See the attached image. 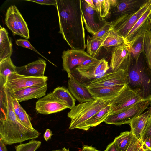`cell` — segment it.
Segmentation results:
<instances>
[{
    "label": "cell",
    "instance_id": "1",
    "mask_svg": "<svg viewBox=\"0 0 151 151\" xmlns=\"http://www.w3.org/2000/svg\"><path fill=\"white\" fill-rule=\"evenodd\" d=\"M59 33L72 49L86 48L81 0H56Z\"/></svg>",
    "mask_w": 151,
    "mask_h": 151
},
{
    "label": "cell",
    "instance_id": "2",
    "mask_svg": "<svg viewBox=\"0 0 151 151\" xmlns=\"http://www.w3.org/2000/svg\"><path fill=\"white\" fill-rule=\"evenodd\" d=\"M38 132L28 128L18 119L14 111L10 93L1 88L0 138L6 145L37 138Z\"/></svg>",
    "mask_w": 151,
    "mask_h": 151
},
{
    "label": "cell",
    "instance_id": "3",
    "mask_svg": "<svg viewBox=\"0 0 151 151\" xmlns=\"http://www.w3.org/2000/svg\"><path fill=\"white\" fill-rule=\"evenodd\" d=\"M127 85L140 90L144 100H151V72L142 60L132 63L125 70Z\"/></svg>",
    "mask_w": 151,
    "mask_h": 151
},
{
    "label": "cell",
    "instance_id": "4",
    "mask_svg": "<svg viewBox=\"0 0 151 151\" xmlns=\"http://www.w3.org/2000/svg\"><path fill=\"white\" fill-rule=\"evenodd\" d=\"M109 104L104 101L97 99L75 106L68 113V116L71 119L69 129L87 131L86 125V122Z\"/></svg>",
    "mask_w": 151,
    "mask_h": 151
},
{
    "label": "cell",
    "instance_id": "5",
    "mask_svg": "<svg viewBox=\"0 0 151 151\" xmlns=\"http://www.w3.org/2000/svg\"><path fill=\"white\" fill-rule=\"evenodd\" d=\"M108 62L92 58L85 61L72 71L70 75L81 85L103 75L109 69Z\"/></svg>",
    "mask_w": 151,
    "mask_h": 151
},
{
    "label": "cell",
    "instance_id": "6",
    "mask_svg": "<svg viewBox=\"0 0 151 151\" xmlns=\"http://www.w3.org/2000/svg\"><path fill=\"white\" fill-rule=\"evenodd\" d=\"M151 105V100H144L121 111L109 114L104 121L105 123L116 125L129 124L134 118L142 113Z\"/></svg>",
    "mask_w": 151,
    "mask_h": 151
},
{
    "label": "cell",
    "instance_id": "7",
    "mask_svg": "<svg viewBox=\"0 0 151 151\" xmlns=\"http://www.w3.org/2000/svg\"><path fill=\"white\" fill-rule=\"evenodd\" d=\"M151 5V0H146L139 9L130 14L120 16L112 21V29L124 39L141 17Z\"/></svg>",
    "mask_w": 151,
    "mask_h": 151
},
{
    "label": "cell",
    "instance_id": "8",
    "mask_svg": "<svg viewBox=\"0 0 151 151\" xmlns=\"http://www.w3.org/2000/svg\"><path fill=\"white\" fill-rule=\"evenodd\" d=\"M144 100L140 90L132 89L127 85L118 95L109 104L110 114L118 112Z\"/></svg>",
    "mask_w": 151,
    "mask_h": 151
},
{
    "label": "cell",
    "instance_id": "9",
    "mask_svg": "<svg viewBox=\"0 0 151 151\" xmlns=\"http://www.w3.org/2000/svg\"><path fill=\"white\" fill-rule=\"evenodd\" d=\"M48 77H35L21 75L16 73H12L7 77L2 86L10 92L17 91L33 86H42L47 85Z\"/></svg>",
    "mask_w": 151,
    "mask_h": 151
},
{
    "label": "cell",
    "instance_id": "10",
    "mask_svg": "<svg viewBox=\"0 0 151 151\" xmlns=\"http://www.w3.org/2000/svg\"><path fill=\"white\" fill-rule=\"evenodd\" d=\"M127 85V74L123 69L106 72L102 76L81 85L90 87L112 86Z\"/></svg>",
    "mask_w": 151,
    "mask_h": 151
},
{
    "label": "cell",
    "instance_id": "11",
    "mask_svg": "<svg viewBox=\"0 0 151 151\" xmlns=\"http://www.w3.org/2000/svg\"><path fill=\"white\" fill-rule=\"evenodd\" d=\"M82 13L85 28L89 33L93 35L105 24L106 22L102 19L97 12L87 4L81 0Z\"/></svg>",
    "mask_w": 151,
    "mask_h": 151
},
{
    "label": "cell",
    "instance_id": "12",
    "mask_svg": "<svg viewBox=\"0 0 151 151\" xmlns=\"http://www.w3.org/2000/svg\"><path fill=\"white\" fill-rule=\"evenodd\" d=\"M132 55L129 46L126 43L114 47L112 49L109 68L111 70H125L130 65Z\"/></svg>",
    "mask_w": 151,
    "mask_h": 151
},
{
    "label": "cell",
    "instance_id": "13",
    "mask_svg": "<svg viewBox=\"0 0 151 151\" xmlns=\"http://www.w3.org/2000/svg\"><path fill=\"white\" fill-rule=\"evenodd\" d=\"M92 58L83 50L71 49L64 50L62 55L63 70L68 74H70L75 68Z\"/></svg>",
    "mask_w": 151,
    "mask_h": 151
},
{
    "label": "cell",
    "instance_id": "14",
    "mask_svg": "<svg viewBox=\"0 0 151 151\" xmlns=\"http://www.w3.org/2000/svg\"><path fill=\"white\" fill-rule=\"evenodd\" d=\"M52 92L40 99L36 103V111L43 114H49L67 108Z\"/></svg>",
    "mask_w": 151,
    "mask_h": 151
},
{
    "label": "cell",
    "instance_id": "15",
    "mask_svg": "<svg viewBox=\"0 0 151 151\" xmlns=\"http://www.w3.org/2000/svg\"><path fill=\"white\" fill-rule=\"evenodd\" d=\"M126 85L90 87L86 88L95 99H100L109 104Z\"/></svg>",
    "mask_w": 151,
    "mask_h": 151
},
{
    "label": "cell",
    "instance_id": "16",
    "mask_svg": "<svg viewBox=\"0 0 151 151\" xmlns=\"http://www.w3.org/2000/svg\"><path fill=\"white\" fill-rule=\"evenodd\" d=\"M151 30V26L148 18L144 26L128 45L130 47L132 57L136 62H138L141 53L144 51L145 33L147 30Z\"/></svg>",
    "mask_w": 151,
    "mask_h": 151
},
{
    "label": "cell",
    "instance_id": "17",
    "mask_svg": "<svg viewBox=\"0 0 151 151\" xmlns=\"http://www.w3.org/2000/svg\"><path fill=\"white\" fill-rule=\"evenodd\" d=\"M46 63V61L41 58L26 65L17 67L16 72L26 76L42 77L44 76Z\"/></svg>",
    "mask_w": 151,
    "mask_h": 151
},
{
    "label": "cell",
    "instance_id": "18",
    "mask_svg": "<svg viewBox=\"0 0 151 151\" xmlns=\"http://www.w3.org/2000/svg\"><path fill=\"white\" fill-rule=\"evenodd\" d=\"M69 78L68 87L74 98L80 103L95 100L88 89L80 84L71 75L68 74Z\"/></svg>",
    "mask_w": 151,
    "mask_h": 151
},
{
    "label": "cell",
    "instance_id": "19",
    "mask_svg": "<svg viewBox=\"0 0 151 151\" xmlns=\"http://www.w3.org/2000/svg\"><path fill=\"white\" fill-rule=\"evenodd\" d=\"M47 88V85H46L42 86L29 87L14 92H9L20 102L32 99H39L45 96Z\"/></svg>",
    "mask_w": 151,
    "mask_h": 151
},
{
    "label": "cell",
    "instance_id": "20",
    "mask_svg": "<svg viewBox=\"0 0 151 151\" xmlns=\"http://www.w3.org/2000/svg\"><path fill=\"white\" fill-rule=\"evenodd\" d=\"M145 0H117L115 6L113 8V13L118 17L132 13L137 11Z\"/></svg>",
    "mask_w": 151,
    "mask_h": 151
},
{
    "label": "cell",
    "instance_id": "21",
    "mask_svg": "<svg viewBox=\"0 0 151 151\" xmlns=\"http://www.w3.org/2000/svg\"><path fill=\"white\" fill-rule=\"evenodd\" d=\"M151 116V106L147 111L134 118L128 124L130 127V131L136 137L140 140H141L142 132L148 119Z\"/></svg>",
    "mask_w": 151,
    "mask_h": 151
},
{
    "label": "cell",
    "instance_id": "22",
    "mask_svg": "<svg viewBox=\"0 0 151 151\" xmlns=\"http://www.w3.org/2000/svg\"><path fill=\"white\" fill-rule=\"evenodd\" d=\"M0 62L10 57L12 53V45L7 31L0 26Z\"/></svg>",
    "mask_w": 151,
    "mask_h": 151
},
{
    "label": "cell",
    "instance_id": "23",
    "mask_svg": "<svg viewBox=\"0 0 151 151\" xmlns=\"http://www.w3.org/2000/svg\"><path fill=\"white\" fill-rule=\"evenodd\" d=\"M52 92L68 108L71 109L75 106L76 99L68 89L63 86L58 87Z\"/></svg>",
    "mask_w": 151,
    "mask_h": 151
},
{
    "label": "cell",
    "instance_id": "24",
    "mask_svg": "<svg viewBox=\"0 0 151 151\" xmlns=\"http://www.w3.org/2000/svg\"><path fill=\"white\" fill-rule=\"evenodd\" d=\"M151 13V5L141 17L124 38V43L129 45L138 31L144 26Z\"/></svg>",
    "mask_w": 151,
    "mask_h": 151
},
{
    "label": "cell",
    "instance_id": "25",
    "mask_svg": "<svg viewBox=\"0 0 151 151\" xmlns=\"http://www.w3.org/2000/svg\"><path fill=\"white\" fill-rule=\"evenodd\" d=\"M16 66L13 63L10 57L0 62V84L3 86L8 77L11 74L16 73Z\"/></svg>",
    "mask_w": 151,
    "mask_h": 151
},
{
    "label": "cell",
    "instance_id": "26",
    "mask_svg": "<svg viewBox=\"0 0 151 151\" xmlns=\"http://www.w3.org/2000/svg\"><path fill=\"white\" fill-rule=\"evenodd\" d=\"M101 40V46L105 47L117 46L124 43V38L112 29Z\"/></svg>",
    "mask_w": 151,
    "mask_h": 151
},
{
    "label": "cell",
    "instance_id": "27",
    "mask_svg": "<svg viewBox=\"0 0 151 151\" xmlns=\"http://www.w3.org/2000/svg\"><path fill=\"white\" fill-rule=\"evenodd\" d=\"M111 112V107L109 104L97 113L86 123L88 130L91 127L96 126L104 122Z\"/></svg>",
    "mask_w": 151,
    "mask_h": 151
},
{
    "label": "cell",
    "instance_id": "28",
    "mask_svg": "<svg viewBox=\"0 0 151 151\" xmlns=\"http://www.w3.org/2000/svg\"><path fill=\"white\" fill-rule=\"evenodd\" d=\"M5 21L7 27L14 34L23 37L19 29L15 15L13 5H11L8 9L6 13Z\"/></svg>",
    "mask_w": 151,
    "mask_h": 151
},
{
    "label": "cell",
    "instance_id": "29",
    "mask_svg": "<svg viewBox=\"0 0 151 151\" xmlns=\"http://www.w3.org/2000/svg\"><path fill=\"white\" fill-rule=\"evenodd\" d=\"M102 40L88 35L86 39L87 52L91 56L96 58L102 47Z\"/></svg>",
    "mask_w": 151,
    "mask_h": 151
},
{
    "label": "cell",
    "instance_id": "30",
    "mask_svg": "<svg viewBox=\"0 0 151 151\" xmlns=\"http://www.w3.org/2000/svg\"><path fill=\"white\" fill-rule=\"evenodd\" d=\"M134 134L131 131L121 132L114 140L117 143L119 151H126L132 140Z\"/></svg>",
    "mask_w": 151,
    "mask_h": 151
},
{
    "label": "cell",
    "instance_id": "31",
    "mask_svg": "<svg viewBox=\"0 0 151 151\" xmlns=\"http://www.w3.org/2000/svg\"><path fill=\"white\" fill-rule=\"evenodd\" d=\"M96 10L102 19L105 18L109 14L111 6L109 0H93Z\"/></svg>",
    "mask_w": 151,
    "mask_h": 151
},
{
    "label": "cell",
    "instance_id": "32",
    "mask_svg": "<svg viewBox=\"0 0 151 151\" xmlns=\"http://www.w3.org/2000/svg\"><path fill=\"white\" fill-rule=\"evenodd\" d=\"M13 8L19 27L23 37L28 39L30 37L29 32L27 23L17 7L13 5Z\"/></svg>",
    "mask_w": 151,
    "mask_h": 151
},
{
    "label": "cell",
    "instance_id": "33",
    "mask_svg": "<svg viewBox=\"0 0 151 151\" xmlns=\"http://www.w3.org/2000/svg\"><path fill=\"white\" fill-rule=\"evenodd\" d=\"M147 66L151 72V30H147L145 33L144 51Z\"/></svg>",
    "mask_w": 151,
    "mask_h": 151
},
{
    "label": "cell",
    "instance_id": "34",
    "mask_svg": "<svg viewBox=\"0 0 151 151\" xmlns=\"http://www.w3.org/2000/svg\"><path fill=\"white\" fill-rule=\"evenodd\" d=\"M41 144V141L32 139L27 143L16 146L15 151H35L40 147Z\"/></svg>",
    "mask_w": 151,
    "mask_h": 151
},
{
    "label": "cell",
    "instance_id": "35",
    "mask_svg": "<svg viewBox=\"0 0 151 151\" xmlns=\"http://www.w3.org/2000/svg\"><path fill=\"white\" fill-rule=\"evenodd\" d=\"M19 120L28 128L34 129L31 122V118L25 111L22 107L17 117Z\"/></svg>",
    "mask_w": 151,
    "mask_h": 151
},
{
    "label": "cell",
    "instance_id": "36",
    "mask_svg": "<svg viewBox=\"0 0 151 151\" xmlns=\"http://www.w3.org/2000/svg\"><path fill=\"white\" fill-rule=\"evenodd\" d=\"M112 21L106 22L104 25L98 32L92 35L94 38L101 39L109 32L112 29Z\"/></svg>",
    "mask_w": 151,
    "mask_h": 151
},
{
    "label": "cell",
    "instance_id": "37",
    "mask_svg": "<svg viewBox=\"0 0 151 151\" xmlns=\"http://www.w3.org/2000/svg\"><path fill=\"white\" fill-rule=\"evenodd\" d=\"M16 44L19 46H21L24 48H27L32 50L36 52L44 58L47 60L45 57L40 54L31 45L30 42L27 40L23 39H19L16 41Z\"/></svg>",
    "mask_w": 151,
    "mask_h": 151
},
{
    "label": "cell",
    "instance_id": "38",
    "mask_svg": "<svg viewBox=\"0 0 151 151\" xmlns=\"http://www.w3.org/2000/svg\"><path fill=\"white\" fill-rule=\"evenodd\" d=\"M142 143L141 140L134 135L131 142L126 151H137Z\"/></svg>",
    "mask_w": 151,
    "mask_h": 151
},
{
    "label": "cell",
    "instance_id": "39",
    "mask_svg": "<svg viewBox=\"0 0 151 151\" xmlns=\"http://www.w3.org/2000/svg\"><path fill=\"white\" fill-rule=\"evenodd\" d=\"M10 94L11 97L12 102L14 111L16 116L17 117L20 113L21 108L22 107L21 106L19 103V102L11 94V93Z\"/></svg>",
    "mask_w": 151,
    "mask_h": 151
},
{
    "label": "cell",
    "instance_id": "40",
    "mask_svg": "<svg viewBox=\"0 0 151 151\" xmlns=\"http://www.w3.org/2000/svg\"><path fill=\"white\" fill-rule=\"evenodd\" d=\"M26 1L35 2L41 5H53L55 6L56 4V0H26Z\"/></svg>",
    "mask_w": 151,
    "mask_h": 151
},
{
    "label": "cell",
    "instance_id": "41",
    "mask_svg": "<svg viewBox=\"0 0 151 151\" xmlns=\"http://www.w3.org/2000/svg\"><path fill=\"white\" fill-rule=\"evenodd\" d=\"M104 151H119V150L117 143L114 140L107 146Z\"/></svg>",
    "mask_w": 151,
    "mask_h": 151
},
{
    "label": "cell",
    "instance_id": "42",
    "mask_svg": "<svg viewBox=\"0 0 151 151\" xmlns=\"http://www.w3.org/2000/svg\"><path fill=\"white\" fill-rule=\"evenodd\" d=\"M54 134L49 129H47L44 134V138L46 141H48Z\"/></svg>",
    "mask_w": 151,
    "mask_h": 151
},
{
    "label": "cell",
    "instance_id": "43",
    "mask_svg": "<svg viewBox=\"0 0 151 151\" xmlns=\"http://www.w3.org/2000/svg\"><path fill=\"white\" fill-rule=\"evenodd\" d=\"M81 151H100L97 150L92 146L84 145L82 147Z\"/></svg>",
    "mask_w": 151,
    "mask_h": 151
},
{
    "label": "cell",
    "instance_id": "44",
    "mask_svg": "<svg viewBox=\"0 0 151 151\" xmlns=\"http://www.w3.org/2000/svg\"><path fill=\"white\" fill-rule=\"evenodd\" d=\"M4 141L0 138V151H8Z\"/></svg>",
    "mask_w": 151,
    "mask_h": 151
},
{
    "label": "cell",
    "instance_id": "45",
    "mask_svg": "<svg viewBox=\"0 0 151 151\" xmlns=\"http://www.w3.org/2000/svg\"><path fill=\"white\" fill-rule=\"evenodd\" d=\"M137 151H151V149H147L145 147L143 144L142 143L140 146Z\"/></svg>",
    "mask_w": 151,
    "mask_h": 151
},
{
    "label": "cell",
    "instance_id": "46",
    "mask_svg": "<svg viewBox=\"0 0 151 151\" xmlns=\"http://www.w3.org/2000/svg\"><path fill=\"white\" fill-rule=\"evenodd\" d=\"M85 1L90 6L94 9L96 10L95 4L93 0H85Z\"/></svg>",
    "mask_w": 151,
    "mask_h": 151
},
{
    "label": "cell",
    "instance_id": "47",
    "mask_svg": "<svg viewBox=\"0 0 151 151\" xmlns=\"http://www.w3.org/2000/svg\"><path fill=\"white\" fill-rule=\"evenodd\" d=\"M148 19L151 26V13L148 16Z\"/></svg>",
    "mask_w": 151,
    "mask_h": 151
},
{
    "label": "cell",
    "instance_id": "48",
    "mask_svg": "<svg viewBox=\"0 0 151 151\" xmlns=\"http://www.w3.org/2000/svg\"><path fill=\"white\" fill-rule=\"evenodd\" d=\"M63 150H64L65 151H70L69 149H66L65 147H64L62 148Z\"/></svg>",
    "mask_w": 151,
    "mask_h": 151
},
{
    "label": "cell",
    "instance_id": "49",
    "mask_svg": "<svg viewBox=\"0 0 151 151\" xmlns=\"http://www.w3.org/2000/svg\"><path fill=\"white\" fill-rule=\"evenodd\" d=\"M60 151H65L63 149H60Z\"/></svg>",
    "mask_w": 151,
    "mask_h": 151
},
{
    "label": "cell",
    "instance_id": "50",
    "mask_svg": "<svg viewBox=\"0 0 151 151\" xmlns=\"http://www.w3.org/2000/svg\"><path fill=\"white\" fill-rule=\"evenodd\" d=\"M60 151V149L57 150H54V151Z\"/></svg>",
    "mask_w": 151,
    "mask_h": 151
}]
</instances>
